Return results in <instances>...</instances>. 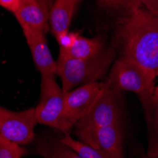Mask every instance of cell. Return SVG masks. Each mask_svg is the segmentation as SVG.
<instances>
[{
    "label": "cell",
    "mask_w": 158,
    "mask_h": 158,
    "mask_svg": "<svg viewBox=\"0 0 158 158\" xmlns=\"http://www.w3.org/2000/svg\"><path fill=\"white\" fill-rule=\"evenodd\" d=\"M145 158H150V157H148V156H146V157H145Z\"/></svg>",
    "instance_id": "obj_20"
},
{
    "label": "cell",
    "mask_w": 158,
    "mask_h": 158,
    "mask_svg": "<svg viewBox=\"0 0 158 158\" xmlns=\"http://www.w3.org/2000/svg\"><path fill=\"white\" fill-rule=\"evenodd\" d=\"M103 49V43L99 37L86 38L78 35L73 46L68 49H60L59 55L72 59H90Z\"/></svg>",
    "instance_id": "obj_13"
},
{
    "label": "cell",
    "mask_w": 158,
    "mask_h": 158,
    "mask_svg": "<svg viewBox=\"0 0 158 158\" xmlns=\"http://www.w3.org/2000/svg\"><path fill=\"white\" fill-rule=\"evenodd\" d=\"M79 33L77 32H64L58 36L56 39L58 41V44L60 46V49H68L73 46L75 43Z\"/></svg>",
    "instance_id": "obj_18"
},
{
    "label": "cell",
    "mask_w": 158,
    "mask_h": 158,
    "mask_svg": "<svg viewBox=\"0 0 158 158\" xmlns=\"http://www.w3.org/2000/svg\"><path fill=\"white\" fill-rule=\"evenodd\" d=\"M32 59L41 76L55 77L57 75V62L50 53L46 32L27 26H21Z\"/></svg>",
    "instance_id": "obj_8"
},
{
    "label": "cell",
    "mask_w": 158,
    "mask_h": 158,
    "mask_svg": "<svg viewBox=\"0 0 158 158\" xmlns=\"http://www.w3.org/2000/svg\"><path fill=\"white\" fill-rule=\"evenodd\" d=\"M143 108L149 130L147 156L158 158V86H155L151 100Z\"/></svg>",
    "instance_id": "obj_12"
},
{
    "label": "cell",
    "mask_w": 158,
    "mask_h": 158,
    "mask_svg": "<svg viewBox=\"0 0 158 158\" xmlns=\"http://www.w3.org/2000/svg\"><path fill=\"white\" fill-rule=\"evenodd\" d=\"M116 38L121 56L137 63L155 81L158 76V13L145 8L131 11L118 26Z\"/></svg>",
    "instance_id": "obj_1"
},
{
    "label": "cell",
    "mask_w": 158,
    "mask_h": 158,
    "mask_svg": "<svg viewBox=\"0 0 158 158\" xmlns=\"http://www.w3.org/2000/svg\"><path fill=\"white\" fill-rule=\"evenodd\" d=\"M108 83L118 92L130 91L140 97L142 105L147 104L154 92V81L147 71L130 58L121 56L114 63Z\"/></svg>",
    "instance_id": "obj_4"
},
{
    "label": "cell",
    "mask_w": 158,
    "mask_h": 158,
    "mask_svg": "<svg viewBox=\"0 0 158 158\" xmlns=\"http://www.w3.org/2000/svg\"><path fill=\"white\" fill-rule=\"evenodd\" d=\"M119 97L120 92L114 90L108 81H105L88 112L75 125V135L79 141L88 144L97 129L120 121Z\"/></svg>",
    "instance_id": "obj_3"
},
{
    "label": "cell",
    "mask_w": 158,
    "mask_h": 158,
    "mask_svg": "<svg viewBox=\"0 0 158 158\" xmlns=\"http://www.w3.org/2000/svg\"><path fill=\"white\" fill-rule=\"evenodd\" d=\"M87 145L102 151L114 158H123L121 122L97 129Z\"/></svg>",
    "instance_id": "obj_10"
},
{
    "label": "cell",
    "mask_w": 158,
    "mask_h": 158,
    "mask_svg": "<svg viewBox=\"0 0 158 158\" xmlns=\"http://www.w3.org/2000/svg\"><path fill=\"white\" fill-rule=\"evenodd\" d=\"M22 0H0V6L14 13L19 8Z\"/></svg>",
    "instance_id": "obj_19"
},
{
    "label": "cell",
    "mask_w": 158,
    "mask_h": 158,
    "mask_svg": "<svg viewBox=\"0 0 158 158\" xmlns=\"http://www.w3.org/2000/svg\"><path fill=\"white\" fill-rule=\"evenodd\" d=\"M81 0H54L49 15V30L57 38L69 31L74 13Z\"/></svg>",
    "instance_id": "obj_11"
},
{
    "label": "cell",
    "mask_w": 158,
    "mask_h": 158,
    "mask_svg": "<svg viewBox=\"0 0 158 158\" xmlns=\"http://www.w3.org/2000/svg\"><path fill=\"white\" fill-rule=\"evenodd\" d=\"M64 103V92L55 77L42 76L40 100L35 108L37 122L62 132Z\"/></svg>",
    "instance_id": "obj_5"
},
{
    "label": "cell",
    "mask_w": 158,
    "mask_h": 158,
    "mask_svg": "<svg viewBox=\"0 0 158 158\" xmlns=\"http://www.w3.org/2000/svg\"><path fill=\"white\" fill-rule=\"evenodd\" d=\"M104 82L93 81L64 93L63 112V133H69L88 112L102 91Z\"/></svg>",
    "instance_id": "obj_6"
},
{
    "label": "cell",
    "mask_w": 158,
    "mask_h": 158,
    "mask_svg": "<svg viewBox=\"0 0 158 158\" xmlns=\"http://www.w3.org/2000/svg\"><path fill=\"white\" fill-rule=\"evenodd\" d=\"M27 153L21 145L0 135V158H22Z\"/></svg>",
    "instance_id": "obj_17"
},
{
    "label": "cell",
    "mask_w": 158,
    "mask_h": 158,
    "mask_svg": "<svg viewBox=\"0 0 158 158\" xmlns=\"http://www.w3.org/2000/svg\"><path fill=\"white\" fill-rule=\"evenodd\" d=\"M98 4L105 9L118 11L124 16L139 8L158 13V0H98Z\"/></svg>",
    "instance_id": "obj_15"
},
{
    "label": "cell",
    "mask_w": 158,
    "mask_h": 158,
    "mask_svg": "<svg viewBox=\"0 0 158 158\" xmlns=\"http://www.w3.org/2000/svg\"><path fill=\"white\" fill-rule=\"evenodd\" d=\"M36 152L45 158H81L74 150L61 141L49 136H41L36 141Z\"/></svg>",
    "instance_id": "obj_14"
},
{
    "label": "cell",
    "mask_w": 158,
    "mask_h": 158,
    "mask_svg": "<svg viewBox=\"0 0 158 158\" xmlns=\"http://www.w3.org/2000/svg\"><path fill=\"white\" fill-rule=\"evenodd\" d=\"M54 0H22L14 12L20 26L38 28L44 32L49 30V15Z\"/></svg>",
    "instance_id": "obj_9"
},
{
    "label": "cell",
    "mask_w": 158,
    "mask_h": 158,
    "mask_svg": "<svg viewBox=\"0 0 158 158\" xmlns=\"http://www.w3.org/2000/svg\"><path fill=\"white\" fill-rule=\"evenodd\" d=\"M61 141L67 145L69 148L74 150L81 158H114L110 154L95 149L87 144L79 141L78 139L73 138L69 135V133H64L63 137H60Z\"/></svg>",
    "instance_id": "obj_16"
},
{
    "label": "cell",
    "mask_w": 158,
    "mask_h": 158,
    "mask_svg": "<svg viewBox=\"0 0 158 158\" xmlns=\"http://www.w3.org/2000/svg\"><path fill=\"white\" fill-rule=\"evenodd\" d=\"M114 55L112 48L102 49L90 59H72L59 55L56 61L57 75L61 79L64 92L102 79L113 63Z\"/></svg>",
    "instance_id": "obj_2"
},
{
    "label": "cell",
    "mask_w": 158,
    "mask_h": 158,
    "mask_svg": "<svg viewBox=\"0 0 158 158\" xmlns=\"http://www.w3.org/2000/svg\"><path fill=\"white\" fill-rule=\"evenodd\" d=\"M37 123L35 108L15 112L0 106V135L14 143L21 146L31 143Z\"/></svg>",
    "instance_id": "obj_7"
}]
</instances>
